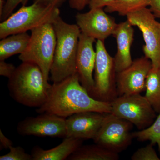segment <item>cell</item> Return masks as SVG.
Wrapping results in <instances>:
<instances>
[{
    "mask_svg": "<svg viewBox=\"0 0 160 160\" xmlns=\"http://www.w3.org/2000/svg\"><path fill=\"white\" fill-rule=\"evenodd\" d=\"M86 111L111 113V104L92 97L81 85L77 73L51 85L46 102L36 109L40 114L50 113L65 118Z\"/></svg>",
    "mask_w": 160,
    "mask_h": 160,
    "instance_id": "1",
    "label": "cell"
},
{
    "mask_svg": "<svg viewBox=\"0 0 160 160\" xmlns=\"http://www.w3.org/2000/svg\"><path fill=\"white\" fill-rule=\"evenodd\" d=\"M52 25L57 42L50 79L56 83L77 73V55L81 31L77 24L66 23L60 16Z\"/></svg>",
    "mask_w": 160,
    "mask_h": 160,
    "instance_id": "2",
    "label": "cell"
},
{
    "mask_svg": "<svg viewBox=\"0 0 160 160\" xmlns=\"http://www.w3.org/2000/svg\"><path fill=\"white\" fill-rule=\"evenodd\" d=\"M8 87L12 98L23 106L39 108L48 98V89L42 72L36 64L22 63L9 78Z\"/></svg>",
    "mask_w": 160,
    "mask_h": 160,
    "instance_id": "3",
    "label": "cell"
},
{
    "mask_svg": "<svg viewBox=\"0 0 160 160\" xmlns=\"http://www.w3.org/2000/svg\"><path fill=\"white\" fill-rule=\"evenodd\" d=\"M29 42L19 59L22 62L36 64L42 72L48 87L49 75L53 62L57 38L52 23H48L31 30Z\"/></svg>",
    "mask_w": 160,
    "mask_h": 160,
    "instance_id": "4",
    "label": "cell"
},
{
    "mask_svg": "<svg viewBox=\"0 0 160 160\" xmlns=\"http://www.w3.org/2000/svg\"><path fill=\"white\" fill-rule=\"evenodd\" d=\"M60 14L59 8L52 6L35 3L22 6L0 23V39L31 31L46 23H52Z\"/></svg>",
    "mask_w": 160,
    "mask_h": 160,
    "instance_id": "5",
    "label": "cell"
},
{
    "mask_svg": "<svg viewBox=\"0 0 160 160\" xmlns=\"http://www.w3.org/2000/svg\"><path fill=\"white\" fill-rule=\"evenodd\" d=\"M94 87L90 96L95 99L111 102L118 97L114 58L108 53L105 42H96Z\"/></svg>",
    "mask_w": 160,
    "mask_h": 160,
    "instance_id": "6",
    "label": "cell"
},
{
    "mask_svg": "<svg viewBox=\"0 0 160 160\" xmlns=\"http://www.w3.org/2000/svg\"><path fill=\"white\" fill-rule=\"evenodd\" d=\"M110 104L111 113L130 122L139 130L149 127L157 117L148 100L140 93L119 96Z\"/></svg>",
    "mask_w": 160,
    "mask_h": 160,
    "instance_id": "7",
    "label": "cell"
},
{
    "mask_svg": "<svg viewBox=\"0 0 160 160\" xmlns=\"http://www.w3.org/2000/svg\"><path fill=\"white\" fill-rule=\"evenodd\" d=\"M127 20L142 33L145 56L151 61L152 68H160V23L149 8H143L129 13Z\"/></svg>",
    "mask_w": 160,
    "mask_h": 160,
    "instance_id": "8",
    "label": "cell"
},
{
    "mask_svg": "<svg viewBox=\"0 0 160 160\" xmlns=\"http://www.w3.org/2000/svg\"><path fill=\"white\" fill-rule=\"evenodd\" d=\"M133 124L112 114L106 113L102 124L93 139L95 144L114 152L124 151L133 138L131 131Z\"/></svg>",
    "mask_w": 160,
    "mask_h": 160,
    "instance_id": "9",
    "label": "cell"
},
{
    "mask_svg": "<svg viewBox=\"0 0 160 160\" xmlns=\"http://www.w3.org/2000/svg\"><path fill=\"white\" fill-rule=\"evenodd\" d=\"M66 118L50 113L29 117L18 124V133L40 137L66 138Z\"/></svg>",
    "mask_w": 160,
    "mask_h": 160,
    "instance_id": "10",
    "label": "cell"
},
{
    "mask_svg": "<svg viewBox=\"0 0 160 160\" xmlns=\"http://www.w3.org/2000/svg\"><path fill=\"white\" fill-rule=\"evenodd\" d=\"M75 19L82 33L104 42L113 34L118 25L114 18L107 14L103 8L90 9L85 13H78Z\"/></svg>",
    "mask_w": 160,
    "mask_h": 160,
    "instance_id": "11",
    "label": "cell"
},
{
    "mask_svg": "<svg viewBox=\"0 0 160 160\" xmlns=\"http://www.w3.org/2000/svg\"><path fill=\"white\" fill-rule=\"evenodd\" d=\"M152 68L151 61L144 56L134 60L129 67L117 73L118 95L137 94L144 91L147 76Z\"/></svg>",
    "mask_w": 160,
    "mask_h": 160,
    "instance_id": "12",
    "label": "cell"
},
{
    "mask_svg": "<svg viewBox=\"0 0 160 160\" xmlns=\"http://www.w3.org/2000/svg\"><path fill=\"white\" fill-rule=\"evenodd\" d=\"M106 114L86 111L66 118V138L93 140L102 126Z\"/></svg>",
    "mask_w": 160,
    "mask_h": 160,
    "instance_id": "13",
    "label": "cell"
},
{
    "mask_svg": "<svg viewBox=\"0 0 160 160\" xmlns=\"http://www.w3.org/2000/svg\"><path fill=\"white\" fill-rule=\"evenodd\" d=\"M96 40L81 32L76 58L77 73L81 85L91 94L94 87L93 73L96 60Z\"/></svg>",
    "mask_w": 160,
    "mask_h": 160,
    "instance_id": "14",
    "label": "cell"
},
{
    "mask_svg": "<svg viewBox=\"0 0 160 160\" xmlns=\"http://www.w3.org/2000/svg\"><path fill=\"white\" fill-rule=\"evenodd\" d=\"M112 35L117 43V52L114 57L116 73L129 67L132 64L131 48L134 40V30L127 20L118 24Z\"/></svg>",
    "mask_w": 160,
    "mask_h": 160,
    "instance_id": "15",
    "label": "cell"
},
{
    "mask_svg": "<svg viewBox=\"0 0 160 160\" xmlns=\"http://www.w3.org/2000/svg\"><path fill=\"white\" fill-rule=\"evenodd\" d=\"M83 141L75 138H65L58 146L48 150L35 146L31 153L32 160H67L70 155L82 146Z\"/></svg>",
    "mask_w": 160,
    "mask_h": 160,
    "instance_id": "16",
    "label": "cell"
},
{
    "mask_svg": "<svg viewBox=\"0 0 160 160\" xmlns=\"http://www.w3.org/2000/svg\"><path fill=\"white\" fill-rule=\"evenodd\" d=\"M30 35L27 32L11 35L0 41V61H5L14 55L22 54L29 44Z\"/></svg>",
    "mask_w": 160,
    "mask_h": 160,
    "instance_id": "17",
    "label": "cell"
},
{
    "mask_svg": "<svg viewBox=\"0 0 160 160\" xmlns=\"http://www.w3.org/2000/svg\"><path fill=\"white\" fill-rule=\"evenodd\" d=\"M118 153L98 145L81 146L67 158L69 160H118Z\"/></svg>",
    "mask_w": 160,
    "mask_h": 160,
    "instance_id": "18",
    "label": "cell"
},
{
    "mask_svg": "<svg viewBox=\"0 0 160 160\" xmlns=\"http://www.w3.org/2000/svg\"><path fill=\"white\" fill-rule=\"evenodd\" d=\"M146 97L156 113L160 112V68H152L147 76Z\"/></svg>",
    "mask_w": 160,
    "mask_h": 160,
    "instance_id": "19",
    "label": "cell"
},
{
    "mask_svg": "<svg viewBox=\"0 0 160 160\" xmlns=\"http://www.w3.org/2000/svg\"><path fill=\"white\" fill-rule=\"evenodd\" d=\"M151 0H115L105 7L106 12H117L122 16L150 6Z\"/></svg>",
    "mask_w": 160,
    "mask_h": 160,
    "instance_id": "20",
    "label": "cell"
},
{
    "mask_svg": "<svg viewBox=\"0 0 160 160\" xmlns=\"http://www.w3.org/2000/svg\"><path fill=\"white\" fill-rule=\"evenodd\" d=\"M132 135L140 142L149 141L153 146L157 144L160 152V112L151 126L146 129L132 132Z\"/></svg>",
    "mask_w": 160,
    "mask_h": 160,
    "instance_id": "21",
    "label": "cell"
},
{
    "mask_svg": "<svg viewBox=\"0 0 160 160\" xmlns=\"http://www.w3.org/2000/svg\"><path fill=\"white\" fill-rule=\"evenodd\" d=\"M150 143L145 147L138 149L131 157L132 160H160L156 152Z\"/></svg>",
    "mask_w": 160,
    "mask_h": 160,
    "instance_id": "22",
    "label": "cell"
},
{
    "mask_svg": "<svg viewBox=\"0 0 160 160\" xmlns=\"http://www.w3.org/2000/svg\"><path fill=\"white\" fill-rule=\"evenodd\" d=\"M0 160H32V156L26 153L22 147L12 146L8 153L0 157Z\"/></svg>",
    "mask_w": 160,
    "mask_h": 160,
    "instance_id": "23",
    "label": "cell"
},
{
    "mask_svg": "<svg viewBox=\"0 0 160 160\" xmlns=\"http://www.w3.org/2000/svg\"><path fill=\"white\" fill-rule=\"evenodd\" d=\"M28 1V0H6L2 10L0 12L1 22H3L8 18L20 4L25 6Z\"/></svg>",
    "mask_w": 160,
    "mask_h": 160,
    "instance_id": "24",
    "label": "cell"
},
{
    "mask_svg": "<svg viewBox=\"0 0 160 160\" xmlns=\"http://www.w3.org/2000/svg\"><path fill=\"white\" fill-rule=\"evenodd\" d=\"M14 65L6 62L5 61H0V75L9 78L16 69Z\"/></svg>",
    "mask_w": 160,
    "mask_h": 160,
    "instance_id": "25",
    "label": "cell"
},
{
    "mask_svg": "<svg viewBox=\"0 0 160 160\" xmlns=\"http://www.w3.org/2000/svg\"><path fill=\"white\" fill-rule=\"evenodd\" d=\"M69 5L72 9L81 11L89 5L90 0H68Z\"/></svg>",
    "mask_w": 160,
    "mask_h": 160,
    "instance_id": "26",
    "label": "cell"
},
{
    "mask_svg": "<svg viewBox=\"0 0 160 160\" xmlns=\"http://www.w3.org/2000/svg\"><path fill=\"white\" fill-rule=\"evenodd\" d=\"M115 0H90L89 3L90 9L94 8H105L113 2Z\"/></svg>",
    "mask_w": 160,
    "mask_h": 160,
    "instance_id": "27",
    "label": "cell"
},
{
    "mask_svg": "<svg viewBox=\"0 0 160 160\" xmlns=\"http://www.w3.org/2000/svg\"><path fill=\"white\" fill-rule=\"evenodd\" d=\"M67 0H34L33 3L59 8Z\"/></svg>",
    "mask_w": 160,
    "mask_h": 160,
    "instance_id": "28",
    "label": "cell"
},
{
    "mask_svg": "<svg viewBox=\"0 0 160 160\" xmlns=\"http://www.w3.org/2000/svg\"><path fill=\"white\" fill-rule=\"evenodd\" d=\"M0 142L1 148H2V149H9L11 146H13L12 141L6 137L1 129L0 130Z\"/></svg>",
    "mask_w": 160,
    "mask_h": 160,
    "instance_id": "29",
    "label": "cell"
},
{
    "mask_svg": "<svg viewBox=\"0 0 160 160\" xmlns=\"http://www.w3.org/2000/svg\"><path fill=\"white\" fill-rule=\"evenodd\" d=\"M150 10L156 17L160 18V0H151Z\"/></svg>",
    "mask_w": 160,
    "mask_h": 160,
    "instance_id": "30",
    "label": "cell"
},
{
    "mask_svg": "<svg viewBox=\"0 0 160 160\" xmlns=\"http://www.w3.org/2000/svg\"><path fill=\"white\" fill-rule=\"evenodd\" d=\"M4 1H5V0H4Z\"/></svg>",
    "mask_w": 160,
    "mask_h": 160,
    "instance_id": "31",
    "label": "cell"
}]
</instances>
